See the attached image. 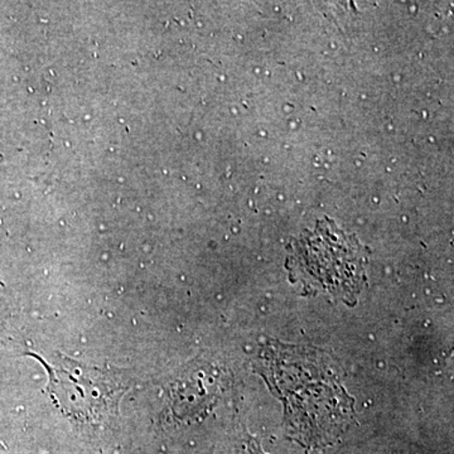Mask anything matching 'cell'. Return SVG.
Returning <instances> with one entry per match:
<instances>
[{
	"label": "cell",
	"mask_w": 454,
	"mask_h": 454,
	"mask_svg": "<svg viewBox=\"0 0 454 454\" xmlns=\"http://www.w3.org/2000/svg\"><path fill=\"white\" fill-rule=\"evenodd\" d=\"M40 361L50 375L47 391L65 414L94 422L118 408L124 387L112 372L82 365L66 357L52 364L46 358Z\"/></svg>",
	"instance_id": "6da1fadb"
}]
</instances>
